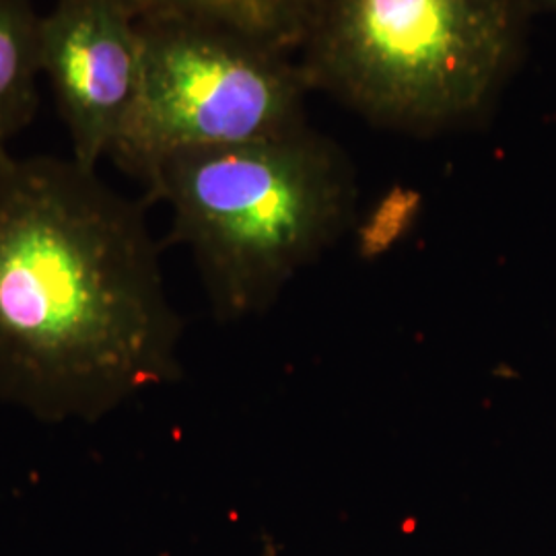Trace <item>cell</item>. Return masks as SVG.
<instances>
[{
	"instance_id": "1",
	"label": "cell",
	"mask_w": 556,
	"mask_h": 556,
	"mask_svg": "<svg viewBox=\"0 0 556 556\" xmlns=\"http://www.w3.org/2000/svg\"><path fill=\"white\" fill-rule=\"evenodd\" d=\"M178 338L142 202L0 149V404L96 422L178 376Z\"/></svg>"
},
{
	"instance_id": "2",
	"label": "cell",
	"mask_w": 556,
	"mask_h": 556,
	"mask_svg": "<svg viewBox=\"0 0 556 556\" xmlns=\"http://www.w3.org/2000/svg\"><path fill=\"white\" fill-rule=\"evenodd\" d=\"M149 199L172 208V239L190 248L220 318L260 312L337 239L355 208L344 153L307 124L268 139L163 161Z\"/></svg>"
},
{
	"instance_id": "3",
	"label": "cell",
	"mask_w": 556,
	"mask_h": 556,
	"mask_svg": "<svg viewBox=\"0 0 556 556\" xmlns=\"http://www.w3.org/2000/svg\"><path fill=\"white\" fill-rule=\"evenodd\" d=\"M523 23V0H318L299 64L363 118L435 135L491 108Z\"/></svg>"
},
{
	"instance_id": "4",
	"label": "cell",
	"mask_w": 556,
	"mask_h": 556,
	"mask_svg": "<svg viewBox=\"0 0 556 556\" xmlns=\"http://www.w3.org/2000/svg\"><path fill=\"white\" fill-rule=\"evenodd\" d=\"M139 100L110 160L147 184L178 153L268 139L305 124L301 64L238 34L139 21Z\"/></svg>"
},
{
	"instance_id": "5",
	"label": "cell",
	"mask_w": 556,
	"mask_h": 556,
	"mask_svg": "<svg viewBox=\"0 0 556 556\" xmlns=\"http://www.w3.org/2000/svg\"><path fill=\"white\" fill-rule=\"evenodd\" d=\"M40 62L71 135L73 160L98 169L139 100V20L124 0H56L41 15Z\"/></svg>"
},
{
	"instance_id": "6",
	"label": "cell",
	"mask_w": 556,
	"mask_h": 556,
	"mask_svg": "<svg viewBox=\"0 0 556 556\" xmlns=\"http://www.w3.org/2000/svg\"><path fill=\"white\" fill-rule=\"evenodd\" d=\"M139 21L217 27L280 52L301 50L318 0H124Z\"/></svg>"
},
{
	"instance_id": "7",
	"label": "cell",
	"mask_w": 556,
	"mask_h": 556,
	"mask_svg": "<svg viewBox=\"0 0 556 556\" xmlns=\"http://www.w3.org/2000/svg\"><path fill=\"white\" fill-rule=\"evenodd\" d=\"M40 27L34 0H0V149L38 112Z\"/></svg>"
},
{
	"instance_id": "8",
	"label": "cell",
	"mask_w": 556,
	"mask_h": 556,
	"mask_svg": "<svg viewBox=\"0 0 556 556\" xmlns=\"http://www.w3.org/2000/svg\"><path fill=\"white\" fill-rule=\"evenodd\" d=\"M542 4H546V7H551V9H555L556 11V0H540Z\"/></svg>"
}]
</instances>
